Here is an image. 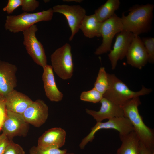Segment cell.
Segmentation results:
<instances>
[{
  "label": "cell",
  "mask_w": 154,
  "mask_h": 154,
  "mask_svg": "<svg viewBox=\"0 0 154 154\" xmlns=\"http://www.w3.org/2000/svg\"><path fill=\"white\" fill-rule=\"evenodd\" d=\"M154 5L136 4L130 8L127 15L123 13L121 17L124 30L135 35L147 33L151 30Z\"/></svg>",
  "instance_id": "1"
},
{
  "label": "cell",
  "mask_w": 154,
  "mask_h": 154,
  "mask_svg": "<svg viewBox=\"0 0 154 154\" xmlns=\"http://www.w3.org/2000/svg\"><path fill=\"white\" fill-rule=\"evenodd\" d=\"M141 104L139 97L133 98L121 106L124 117L131 123L140 142L146 147L154 150V132L144 122L139 113L138 106Z\"/></svg>",
  "instance_id": "2"
},
{
  "label": "cell",
  "mask_w": 154,
  "mask_h": 154,
  "mask_svg": "<svg viewBox=\"0 0 154 154\" xmlns=\"http://www.w3.org/2000/svg\"><path fill=\"white\" fill-rule=\"evenodd\" d=\"M108 88L103 97L121 106L133 98L147 94L152 91L143 86L140 90L134 91L114 74H108Z\"/></svg>",
  "instance_id": "3"
},
{
  "label": "cell",
  "mask_w": 154,
  "mask_h": 154,
  "mask_svg": "<svg viewBox=\"0 0 154 154\" xmlns=\"http://www.w3.org/2000/svg\"><path fill=\"white\" fill-rule=\"evenodd\" d=\"M54 12L52 8L34 13L23 12L16 15L6 16L4 27L6 30L14 33L23 32L35 23L51 20Z\"/></svg>",
  "instance_id": "4"
},
{
  "label": "cell",
  "mask_w": 154,
  "mask_h": 154,
  "mask_svg": "<svg viewBox=\"0 0 154 154\" xmlns=\"http://www.w3.org/2000/svg\"><path fill=\"white\" fill-rule=\"evenodd\" d=\"M50 59L53 70L59 77L64 80L71 78L74 65L71 47L69 43L56 49L51 55Z\"/></svg>",
  "instance_id": "5"
},
{
  "label": "cell",
  "mask_w": 154,
  "mask_h": 154,
  "mask_svg": "<svg viewBox=\"0 0 154 154\" xmlns=\"http://www.w3.org/2000/svg\"><path fill=\"white\" fill-rule=\"evenodd\" d=\"M38 30L37 26L34 25L23 31V44L34 62L43 69L47 64V57L43 45L36 37Z\"/></svg>",
  "instance_id": "6"
},
{
  "label": "cell",
  "mask_w": 154,
  "mask_h": 154,
  "mask_svg": "<svg viewBox=\"0 0 154 154\" xmlns=\"http://www.w3.org/2000/svg\"><path fill=\"white\" fill-rule=\"evenodd\" d=\"M102 129H112L117 130L119 132V135H125L134 131L130 121L124 117H114L108 119L105 122H96L91 129L90 132L82 140L79 145L80 149H83L88 142L92 141L96 133Z\"/></svg>",
  "instance_id": "7"
},
{
  "label": "cell",
  "mask_w": 154,
  "mask_h": 154,
  "mask_svg": "<svg viewBox=\"0 0 154 154\" xmlns=\"http://www.w3.org/2000/svg\"><path fill=\"white\" fill-rule=\"evenodd\" d=\"M124 30L121 17L115 13L102 23L100 33L102 38V42L96 49L95 54L100 55L110 51L114 37L117 34Z\"/></svg>",
  "instance_id": "8"
},
{
  "label": "cell",
  "mask_w": 154,
  "mask_h": 154,
  "mask_svg": "<svg viewBox=\"0 0 154 154\" xmlns=\"http://www.w3.org/2000/svg\"><path fill=\"white\" fill-rule=\"evenodd\" d=\"M54 13H59L65 17L71 33L69 41H72L80 29L82 22L86 15L84 8L79 5H58L52 8Z\"/></svg>",
  "instance_id": "9"
},
{
  "label": "cell",
  "mask_w": 154,
  "mask_h": 154,
  "mask_svg": "<svg viewBox=\"0 0 154 154\" xmlns=\"http://www.w3.org/2000/svg\"><path fill=\"white\" fill-rule=\"evenodd\" d=\"M29 124L22 114L7 110L6 117L3 125L2 134L10 140L16 136H25L29 128Z\"/></svg>",
  "instance_id": "10"
},
{
  "label": "cell",
  "mask_w": 154,
  "mask_h": 154,
  "mask_svg": "<svg viewBox=\"0 0 154 154\" xmlns=\"http://www.w3.org/2000/svg\"><path fill=\"white\" fill-rule=\"evenodd\" d=\"M135 35L124 30L117 33L112 50L108 54L112 69H114L118 60L123 59Z\"/></svg>",
  "instance_id": "11"
},
{
  "label": "cell",
  "mask_w": 154,
  "mask_h": 154,
  "mask_svg": "<svg viewBox=\"0 0 154 154\" xmlns=\"http://www.w3.org/2000/svg\"><path fill=\"white\" fill-rule=\"evenodd\" d=\"M22 115L29 124L39 127L44 123L47 119L48 107L43 100L37 99L32 102Z\"/></svg>",
  "instance_id": "12"
},
{
  "label": "cell",
  "mask_w": 154,
  "mask_h": 154,
  "mask_svg": "<svg viewBox=\"0 0 154 154\" xmlns=\"http://www.w3.org/2000/svg\"><path fill=\"white\" fill-rule=\"evenodd\" d=\"M127 64L141 69L148 62V56L141 39L135 35L126 56Z\"/></svg>",
  "instance_id": "13"
},
{
  "label": "cell",
  "mask_w": 154,
  "mask_h": 154,
  "mask_svg": "<svg viewBox=\"0 0 154 154\" xmlns=\"http://www.w3.org/2000/svg\"><path fill=\"white\" fill-rule=\"evenodd\" d=\"M15 65L0 60V96L5 98L14 90L17 84Z\"/></svg>",
  "instance_id": "14"
},
{
  "label": "cell",
  "mask_w": 154,
  "mask_h": 154,
  "mask_svg": "<svg viewBox=\"0 0 154 154\" xmlns=\"http://www.w3.org/2000/svg\"><path fill=\"white\" fill-rule=\"evenodd\" d=\"M100 102L101 105L98 111L87 108L85 109L86 113L91 116L96 122H101L106 119H109L116 117H124L123 111L121 106L104 97Z\"/></svg>",
  "instance_id": "15"
},
{
  "label": "cell",
  "mask_w": 154,
  "mask_h": 154,
  "mask_svg": "<svg viewBox=\"0 0 154 154\" xmlns=\"http://www.w3.org/2000/svg\"><path fill=\"white\" fill-rule=\"evenodd\" d=\"M66 133L60 127L51 128L45 131L38 141V145L60 149L65 144Z\"/></svg>",
  "instance_id": "16"
},
{
  "label": "cell",
  "mask_w": 154,
  "mask_h": 154,
  "mask_svg": "<svg viewBox=\"0 0 154 154\" xmlns=\"http://www.w3.org/2000/svg\"><path fill=\"white\" fill-rule=\"evenodd\" d=\"M43 69L42 78L46 97L52 102L61 101L63 94L57 87L52 66L47 64Z\"/></svg>",
  "instance_id": "17"
},
{
  "label": "cell",
  "mask_w": 154,
  "mask_h": 154,
  "mask_svg": "<svg viewBox=\"0 0 154 154\" xmlns=\"http://www.w3.org/2000/svg\"><path fill=\"white\" fill-rule=\"evenodd\" d=\"M7 110L22 114L33 101L26 95L14 90L5 97Z\"/></svg>",
  "instance_id": "18"
},
{
  "label": "cell",
  "mask_w": 154,
  "mask_h": 154,
  "mask_svg": "<svg viewBox=\"0 0 154 154\" xmlns=\"http://www.w3.org/2000/svg\"><path fill=\"white\" fill-rule=\"evenodd\" d=\"M122 141L117 154H139L140 141L134 131L124 135H119Z\"/></svg>",
  "instance_id": "19"
},
{
  "label": "cell",
  "mask_w": 154,
  "mask_h": 154,
  "mask_svg": "<svg viewBox=\"0 0 154 154\" xmlns=\"http://www.w3.org/2000/svg\"><path fill=\"white\" fill-rule=\"evenodd\" d=\"M102 23L98 20L94 14L86 15L81 24L80 29L86 37L92 38L101 36V27Z\"/></svg>",
  "instance_id": "20"
},
{
  "label": "cell",
  "mask_w": 154,
  "mask_h": 154,
  "mask_svg": "<svg viewBox=\"0 0 154 154\" xmlns=\"http://www.w3.org/2000/svg\"><path fill=\"white\" fill-rule=\"evenodd\" d=\"M119 0H108L95 11L94 14L99 21L102 23L111 17L119 8Z\"/></svg>",
  "instance_id": "21"
},
{
  "label": "cell",
  "mask_w": 154,
  "mask_h": 154,
  "mask_svg": "<svg viewBox=\"0 0 154 154\" xmlns=\"http://www.w3.org/2000/svg\"><path fill=\"white\" fill-rule=\"evenodd\" d=\"M108 73L105 68L101 67L100 68L93 88L103 95L108 88Z\"/></svg>",
  "instance_id": "22"
},
{
  "label": "cell",
  "mask_w": 154,
  "mask_h": 154,
  "mask_svg": "<svg viewBox=\"0 0 154 154\" xmlns=\"http://www.w3.org/2000/svg\"><path fill=\"white\" fill-rule=\"evenodd\" d=\"M66 149L61 150L59 148L42 147L37 145L31 147L29 154H65Z\"/></svg>",
  "instance_id": "23"
},
{
  "label": "cell",
  "mask_w": 154,
  "mask_h": 154,
  "mask_svg": "<svg viewBox=\"0 0 154 154\" xmlns=\"http://www.w3.org/2000/svg\"><path fill=\"white\" fill-rule=\"evenodd\" d=\"M103 98V94L94 88L90 90L82 92L80 96L81 100L93 103L100 102Z\"/></svg>",
  "instance_id": "24"
},
{
  "label": "cell",
  "mask_w": 154,
  "mask_h": 154,
  "mask_svg": "<svg viewBox=\"0 0 154 154\" xmlns=\"http://www.w3.org/2000/svg\"><path fill=\"white\" fill-rule=\"evenodd\" d=\"M141 40L148 54V62L153 64L154 62V38L143 37Z\"/></svg>",
  "instance_id": "25"
},
{
  "label": "cell",
  "mask_w": 154,
  "mask_h": 154,
  "mask_svg": "<svg viewBox=\"0 0 154 154\" xmlns=\"http://www.w3.org/2000/svg\"><path fill=\"white\" fill-rule=\"evenodd\" d=\"M39 2L36 0H22L21 7L23 12H33L39 6Z\"/></svg>",
  "instance_id": "26"
},
{
  "label": "cell",
  "mask_w": 154,
  "mask_h": 154,
  "mask_svg": "<svg viewBox=\"0 0 154 154\" xmlns=\"http://www.w3.org/2000/svg\"><path fill=\"white\" fill-rule=\"evenodd\" d=\"M3 154H25V153L20 145L10 140Z\"/></svg>",
  "instance_id": "27"
},
{
  "label": "cell",
  "mask_w": 154,
  "mask_h": 154,
  "mask_svg": "<svg viewBox=\"0 0 154 154\" xmlns=\"http://www.w3.org/2000/svg\"><path fill=\"white\" fill-rule=\"evenodd\" d=\"M22 0H8L7 5L3 8V10L8 14H11L18 7L21 6Z\"/></svg>",
  "instance_id": "28"
},
{
  "label": "cell",
  "mask_w": 154,
  "mask_h": 154,
  "mask_svg": "<svg viewBox=\"0 0 154 154\" xmlns=\"http://www.w3.org/2000/svg\"><path fill=\"white\" fill-rule=\"evenodd\" d=\"M7 114L5 98L0 96V131L1 130Z\"/></svg>",
  "instance_id": "29"
},
{
  "label": "cell",
  "mask_w": 154,
  "mask_h": 154,
  "mask_svg": "<svg viewBox=\"0 0 154 154\" xmlns=\"http://www.w3.org/2000/svg\"><path fill=\"white\" fill-rule=\"evenodd\" d=\"M10 140L4 134L0 135V154H3Z\"/></svg>",
  "instance_id": "30"
},
{
  "label": "cell",
  "mask_w": 154,
  "mask_h": 154,
  "mask_svg": "<svg viewBox=\"0 0 154 154\" xmlns=\"http://www.w3.org/2000/svg\"><path fill=\"white\" fill-rule=\"evenodd\" d=\"M139 154H154V150L148 148L140 142Z\"/></svg>",
  "instance_id": "31"
},
{
  "label": "cell",
  "mask_w": 154,
  "mask_h": 154,
  "mask_svg": "<svg viewBox=\"0 0 154 154\" xmlns=\"http://www.w3.org/2000/svg\"><path fill=\"white\" fill-rule=\"evenodd\" d=\"M82 0H64L63 1L66 2H74L77 3H80L82 1Z\"/></svg>",
  "instance_id": "32"
},
{
  "label": "cell",
  "mask_w": 154,
  "mask_h": 154,
  "mask_svg": "<svg viewBox=\"0 0 154 154\" xmlns=\"http://www.w3.org/2000/svg\"><path fill=\"white\" fill-rule=\"evenodd\" d=\"M65 154H74L73 153H67V152Z\"/></svg>",
  "instance_id": "33"
}]
</instances>
